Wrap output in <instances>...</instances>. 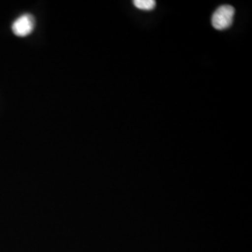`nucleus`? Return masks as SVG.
Listing matches in <instances>:
<instances>
[{"label": "nucleus", "mask_w": 252, "mask_h": 252, "mask_svg": "<svg viewBox=\"0 0 252 252\" xmlns=\"http://www.w3.org/2000/svg\"><path fill=\"white\" fill-rule=\"evenodd\" d=\"M36 25L35 17L32 14L26 13L16 19L12 24V32L17 36H27L30 35Z\"/></svg>", "instance_id": "obj_2"}, {"label": "nucleus", "mask_w": 252, "mask_h": 252, "mask_svg": "<svg viewBox=\"0 0 252 252\" xmlns=\"http://www.w3.org/2000/svg\"><path fill=\"white\" fill-rule=\"evenodd\" d=\"M234 16V9L232 6H220L216 9L212 16V26L217 30H224L232 26Z\"/></svg>", "instance_id": "obj_1"}, {"label": "nucleus", "mask_w": 252, "mask_h": 252, "mask_svg": "<svg viewBox=\"0 0 252 252\" xmlns=\"http://www.w3.org/2000/svg\"><path fill=\"white\" fill-rule=\"evenodd\" d=\"M133 3L137 9L142 10H153L156 6L154 0H135Z\"/></svg>", "instance_id": "obj_3"}]
</instances>
